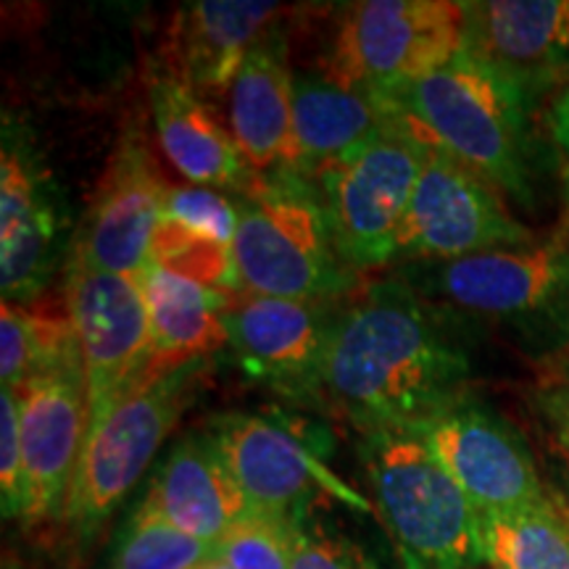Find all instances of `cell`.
I'll use <instances>...</instances> for the list:
<instances>
[{
  "label": "cell",
  "mask_w": 569,
  "mask_h": 569,
  "mask_svg": "<svg viewBox=\"0 0 569 569\" xmlns=\"http://www.w3.org/2000/svg\"><path fill=\"white\" fill-rule=\"evenodd\" d=\"M457 319L398 277L359 288L340 303L319 407L361 436L422 430L469 396L472 361L453 332Z\"/></svg>",
  "instance_id": "cell-1"
},
{
  "label": "cell",
  "mask_w": 569,
  "mask_h": 569,
  "mask_svg": "<svg viewBox=\"0 0 569 569\" xmlns=\"http://www.w3.org/2000/svg\"><path fill=\"white\" fill-rule=\"evenodd\" d=\"M396 124L517 203H536L532 98L465 48L422 80L380 96Z\"/></svg>",
  "instance_id": "cell-2"
},
{
  "label": "cell",
  "mask_w": 569,
  "mask_h": 569,
  "mask_svg": "<svg viewBox=\"0 0 569 569\" xmlns=\"http://www.w3.org/2000/svg\"><path fill=\"white\" fill-rule=\"evenodd\" d=\"M398 280L459 319H478L538 359L569 351V224L511 251L398 267Z\"/></svg>",
  "instance_id": "cell-3"
},
{
  "label": "cell",
  "mask_w": 569,
  "mask_h": 569,
  "mask_svg": "<svg viewBox=\"0 0 569 569\" xmlns=\"http://www.w3.org/2000/svg\"><path fill=\"white\" fill-rule=\"evenodd\" d=\"M234 203L238 293L338 303L359 290L361 277L338 253L315 182L290 169L259 174Z\"/></svg>",
  "instance_id": "cell-4"
},
{
  "label": "cell",
  "mask_w": 569,
  "mask_h": 569,
  "mask_svg": "<svg viewBox=\"0 0 569 569\" xmlns=\"http://www.w3.org/2000/svg\"><path fill=\"white\" fill-rule=\"evenodd\" d=\"M375 507L407 569H475L488 561L486 515L419 432L361 436Z\"/></svg>",
  "instance_id": "cell-5"
},
{
  "label": "cell",
  "mask_w": 569,
  "mask_h": 569,
  "mask_svg": "<svg viewBox=\"0 0 569 569\" xmlns=\"http://www.w3.org/2000/svg\"><path fill=\"white\" fill-rule=\"evenodd\" d=\"M211 359L148 369L130 396L82 443L61 522L88 540L130 496L184 409L201 393Z\"/></svg>",
  "instance_id": "cell-6"
},
{
  "label": "cell",
  "mask_w": 569,
  "mask_h": 569,
  "mask_svg": "<svg viewBox=\"0 0 569 569\" xmlns=\"http://www.w3.org/2000/svg\"><path fill=\"white\" fill-rule=\"evenodd\" d=\"M427 151L390 117L388 127L315 180L338 253L359 277L396 264L398 230Z\"/></svg>",
  "instance_id": "cell-7"
},
{
  "label": "cell",
  "mask_w": 569,
  "mask_h": 569,
  "mask_svg": "<svg viewBox=\"0 0 569 569\" xmlns=\"http://www.w3.org/2000/svg\"><path fill=\"white\" fill-rule=\"evenodd\" d=\"M465 48V9L451 0H365L340 11L325 69L380 98L422 80Z\"/></svg>",
  "instance_id": "cell-8"
},
{
  "label": "cell",
  "mask_w": 569,
  "mask_h": 569,
  "mask_svg": "<svg viewBox=\"0 0 569 569\" xmlns=\"http://www.w3.org/2000/svg\"><path fill=\"white\" fill-rule=\"evenodd\" d=\"M67 311L82 351L90 436L151 369L148 303L140 277L106 272L69 256Z\"/></svg>",
  "instance_id": "cell-9"
},
{
  "label": "cell",
  "mask_w": 569,
  "mask_h": 569,
  "mask_svg": "<svg viewBox=\"0 0 569 569\" xmlns=\"http://www.w3.org/2000/svg\"><path fill=\"white\" fill-rule=\"evenodd\" d=\"M536 243L503 196L448 156L427 151L396 240L398 264L451 261Z\"/></svg>",
  "instance_id": "cell-10"
},
{
  "label": "cell",
  "mask_w": 569,
  "mask_h": 569,
  "mask_svg": "<svg viewBox=\"0 0 569 569\" xmlns=\"http://www.w3.org/2000/svg\"><path fill=\"white\" fill-rule=\"evenodd\" d=\"M209 430L232 480L251 503L253 517L301 528L319 493L367 509V503L327 469L311 440L280 419L224 415L213 419Z\"/></svg>",
  "instance_id": "cell-11"
},
{
  "label": "cell",
  "mask_w": 569,
  "mask_h": 569,
  "mask_svg": "<svg viewBox=\"0 0 569 569\" xmlns=\"http://www.w3.org/2000/svg\"><path fill=\"white\" fill-rule=\"evenodd\" d=\"M69 217L51 172L11 119L0 148V290L9 303H34L63 256Z\"/></svg>",
  "instance_id": "cell-12"
},
{
  "label": "cell",
  "mask_w": 569,
  "mask_h": 569,
  "mask_svg": "<svg viewBox=\"0 0 569 569\" xmlns=\"http://www.w3.org/2000/svg\"><path fill=\"white\" fill-rule=\"evenodd\" d=\"M340 303L232 293L227 346L246 375L298 403H317Z\"/></svg>",
  "instance_id": "cell-13"
},
{
  "label": "cell",
  "mask_w": 569,
  "mask_h": 569,
  "mask_svg": "<svg viewBox=\"0 0 569 569\" xmlns=\"http://www.w3.org/2000/svg\"><path fill=\"white\" fill-rule=\"evenodd\" d=\"M417 432L486 517L546 498L528 440L475 396L461 398Z\"/></svg>",
  "instance_id": "cell-14"
},
{
  "label": "cell",
  "mask_w": 569,
  "mask_h": 569,
  "mask_svg": "<svg viewBox=\"0 0 569 569\" xmlns=\"http://www.w3.org/2000/svg\"><path fill=\"white\" fill-rule=\"evenodd\" d=\"M167 190L142 134H124L106 163L80 232L71 240V259L106 272L142 277L151 264Z\"/></svg>",
  "instance_id": "cell-15"
},
{
  "label": "cell",
  "mask_w": 569,
  "mask_h": 569,
  "mask_svg": "<svg viewBox=\"0 0 569 569\" xmlns=\"http://www.w3.org/2000/svg\"><path fill=\"white\" fill-rule=\"evenodd\" d=\"M24 451V522L63 519L71 480L88 436L82 361L32 377L17 388Z\"/></svg>",
  "instance_id": "cell-16"
},
{
  "label": "cell",
  "mask_w": 569,
  "mask_h": 569,
  "mask_svg": "<svg viewBox=\"0 0 569 569\" xmlns=\"http://www.w3.org/2000/svg\"><path fill=\"white\" fill-rule=\"evenodd\" d=\"M465 9V51L532 98L569 88V0H480Z\"/></svg>",
  "instance_id": "cell-17"
},
{
  "label": "cell",
  "mask_w": 569,
  "mask_h": 569,
  "mask_svg": "<svg viewBox=\"0 0 569 569\" xmlns=\"http://www.w3.org/2000/svg\"><path fill=\"white\" fill-rule=\"evenodd\" d=\"M138 507L211 546L253 517L211 430H193L177 440L156 467Z\"/></svg>",
  "instance_id": "cell-18"
},
{
  "label": "cell",
  "mask_w": 569,
  "mask_h": 569,
  "mask_svg": "<svg viewBox=\"0 0 569 569\" xmlns=\"http://www.w3.org/2000/svg\"><path fill=\"white\" fill-rule=\"evenodd\" d=\"M290 9L261 0H201L174 13L167 71L196 92L230 90L256 46L280 30Z\"/></svg>",
  "instance_id": "cell-19"
},
{
  "label": "cell",
  "mask_w": 569,
  "mask_h": 569,
  "mask_svg": "<svg viewBox=\"0 0 569 569\" xmlns=\"http://www.w3.org/2000/svg\"><path fill=\"white\" fill-rule=\"evenodd\" d=\"M148 103L161 151L184 180L232 198L253 188L259 174L240 153L232 132L190 84L167 69L156 71L148 82Z\"/></svg>",
  "instance_id": "cell-20"
},
{
  "label": "cell",
  "mask_w": 569,
  "mask_h": 569,
  "mask_svg": "<svg viewBox=\"0 0 569 569\" xmlns=\"http://www.w3.org/2000/svg\"><path fill=\"white\" fill-rule=\"evenodd\" d=\"M390 124L380 98L332 80L327 71H293V151L290 172L315 182L327 167L343 159Z\"/></svg>",
  "instance_id": "cell-21"
},
{
  "label": "cell",
  "mask_w": 569,
  "mask_h": 569,
  "mask_svg": "<svg viewBox=\"0 0 569 569\" xmlns=\"http://www.w3.org/2000/svg\"><path fill=\"white\" fill-rule=\"evenodd\" d=\"M230 96V132L256 174L290 169L293 151V71L288 69L284 32L256 46L234 77Z\"/></svg>",
  "instance_id": "cell-22"
},
{
  "label": "cell",
  "mask_w": 569,
  "mask_h": 569,
  "mask_svg": "<svg viewBox=\"0 0 569 569\" xmlns=\"http://www.w3.org/2000/svg\"><path fill=\"white\" fill-rule=\"evenodd\" d=\"M140 282L151 322V369L209 359L227 346L230 290L188 280L161 264H148Z\"/></svg>",
  "instance_id": "cell-23"
},
{
  "label": "cell",
  "mask_w": 569,
  "mask_h": 569,
  "mask_svg": "<svg viewBox=\"0 0 569 569\" xmlns=\"http://www.w3.org/2000/svg\"><path fill=\"white\" fill-rule=\"evenodd\" d=\"M82 361L80 340L67 309L9 303L0 309V380L17 390L32 377Z\"/></svg>",
  "instance_id": "cell-24"
},
{
  "label": "cell",
  "mask_w": 569,
  "mask_h": 569,
  "mask_svg": "<svg viewBox=\"0 0 569 569\" xmlns=\"http://www.w3.org/2000/svg\"><path fill=\"white\" fill-rule=\"evenodd\" d=\"M488 565L496 569H569V517L559 501L486 517Z\"/></svg>",
  "instance_id": "cell-25"
},
{
  "label": "cell",
  "mask_w": 569,
  "mask_h": 569,
  "mask_svg": "<svg viewBox=\"0 0 569 569\" xmlns=\"http://www.w3.org/2000/svg\"><path fill=\"white\" fill-rule=\"evenodd\" d=\"M213 553L217 546L203 543L177 530L167 519L134 507L119 530L109 569H196Z\"/></svg>",
  "instance_id": "cell-26"
},
{
  "label": "cell",
  "mask_w": 569,
  "mask_h": 569,
  "mask_svg": "<svg viewBox=\"0 0 569 569\" xmlns=\"http://www.w3.org/2000/svg\"><path fill=\"white\" fill-rule=\"evenodd\" d=\"M296 530L274 519L251 517L227 532L217 553L232 569H290Z\"/></svg>",
  "instance_id": "cell-27"
},
{
  "label": "cell",
  "mask_w": 569,
  "mask_h": 569,
  "mask_svg": "<svg viewBox=\"0 0 569 569\" xmlns=\"http://www.w3.org/2000/svg\"><path fill=\"white\" fill-rule=\"evenodd\" d=\"M161 219L232 246L234 232H238V203L232 196L211 188H196V184L169 188Z\"/></svg>",
  "instance_id": "cell-28"
},
{
  "label": "cell",
  "mask_w": 569,
  "mask_h": 569,
  "mask_svg": "<svg viewBox=\"0 0 569 569\" xmlns=\"http://www.w3.org/2000/svg\"><path fill=\"white\" fill-rule=\"evenodd\" d=\"M0 503L6 519L24 517V451L17 390L0 393Z\"/></svg>",
  "instance_id": "cell-29"
},
{
  "label": "cell",
  "mask_w": 569,
  "mask_h": 569,
  "mask_svg": "<svg viewBox=\"0 0 569 569\" xmlns=\"http://www.w3.org/2000/svg\"><path fill=\"white\" fill-rule=\"evenodd\" d=\"M290 569H382L361 543L303 522L296 530Z\"/></svg>",
  "instance_id": "cell-30"
},
{
  "label": "cell",
  "mask_w": 569,
  "mask_h": 569,
  "mask_svg": "<svg viewBox=\"0 0 569 569\" xmlns=\"http://www.w3.org/2000/svg\"><path fill=\"white\" fill-rule=\"evenodd\" d=\"M532 411L569 480V375L538 386L532 393Z\"/></svg>",
  "instance_id": "cell-31"
},
{
  "label": "cell",
  "mask_w": 569,
  "mask_h": 569,
  "mask_svg": "<svg viewBox=\"0 0 569 569\" xmlns=\"http://www.w3.org/2000/svg\"><path fill=\"white\" fill-rule=\"evenodd\" d=\"M546 124H549L553 153H557L561 193H565V206L569 213V88L561 90L557 101L551 103Z\"/></svg>",
  "instance_id": "cell-32"
},
{
  "label": "cell",
  "mask_w": 569,
  "mask_h": 569,
  "mask_svg": "<svg viewBox=\"0 0 569 569\" xmlns=\"http://www.w3.org/2000/svg\"><path fill=\"white\" fill-rule=\"evenodd\" d=\"M196 569H232V567L227 565V561H224L222 557H219V553H213L211 559H206L203 565H198Z\"/></svg>",
  "instance_id": "cell-33"
}]
</instances>
